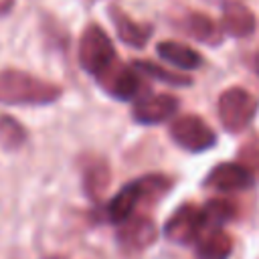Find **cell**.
Masks as SVG:
<instances>
[{"mask_svg":"<svg viewBox=\"0 0 259 259\" xmlns=\"http://www.w3.org/2000/svg\"><path fill=\"white\" fill-rule=\"evenodd\" d=\"M57 83L20 69L0 71V105H49L61 97Z\"/></svg>","mask_w":259,"mask_h":259,"instance_id":"1","label":"cell"},{"mask_svg":"<svg viewBox=\"0 0 259 259\" xmlns=\"http://www.w3.org/2000/svg\"><path fill=\"white\" fill-rule=\"evenodd\" d=\"M113 63H117L115 47L109 34L99 24H87L81 38H79V65L81 69L91 75H103Z\"/></svg>","mask_w":259,"mask_h":259,"instance_id":"2","label":"cell"},{"mask_svg":"<svg viewBox=\"0 0 259 259\" xmlns=\"http://www.w3.org/2000/svg\"><path fill=\"white\" fill-rule=\"evenodd\" d=\"M257 99L243 87H229L221 93L217 111L223 127L231 134H241L249 127V123L255 119L257 113Z\"/></svg>","mask_w":259,"mask_h":259,"instance_id":"3","label":"cell"},{"mask_svg":"<svg viewBox=\"0 0 259 259\" xmlns=\"http://www.w3.org/2000/svg\"><path fill=\"white\" fill-rule=\"evenodd\" d=\"M172 142L186 150V152H192V154H198V152H206L210 148H214L217 144V134L214 130L198 115H180L176 117L172 123H170V130H168Z\"/></svg>","mask_w":259,"mask_h":259,"instance_id":"4","label":"cell"},{"mask_svg":"<svg viewBox=\"0 0 259 259\" xmlns=\"http://www.w3.org/2000/svg\"><path fill=\"white\" fill-rule=\"evenodd\" d=\"M204 212L202 206L194 202L180 204L164 223V237L176 245H192L204 233Z\"/></svg>","mask_w":259,"mask_h":259,"instance_id":"5","label":"cell"},{"mask_svg":"<svg viewBox=\"0 0 259 259\" xmlns=\"http://www.w3.org/2000/svg\"><path fill=\"white\" fill-rule=\"evenodd\" d=\"M99 83V87L113 99L117 101H132V99H138L142 89H144V83H142V77H140V71L132 65H123V63H113L103 75H99L95 79Z\"/></svg>","mask_w":259,"mask_h":259,"instance_id":"6","label":"cell"},{"mask_svg":"<svg viewBox=\"0 0 259 259\" xmlns=\"http://www.w3.org/2000/svg\"><path fill=\"white\" fill-rule=\"evenodd\" d=\"M158 239V227L148 214H132L117 225V243L125 253H140Z\"/></svg>","mask_w":259,"mask_h":259,"instance_id":"7","label":"cell"},{"mask_svg":"<svg viewBox=\"0 0 259 259\" xmlns=\"http://www.w3.org/2000/svg\"><path fill=\"white\" fill-rule=\"evenodd\" d=\"M204 188H212L217 192H239L247 190L255 184V176L237 160V162H221L217 164L204 178Z\"/></svg>","mask_w":259,"mask_h":259,"instance_id":"8","label":"cell"},{"mask_svg":"<svg viewBox=\"0 0 259 259\" xmlns=\"http://www.w3.org/2000/svg\"><path fill=\"white\" fill-rule=\"evenodd\" d=\"M178 109V99L170 93H152L136 99L132 117L142 125H156L170 119Z\"/></svg>","mask_w":259,"mask_h":259,"instance_id":"9","label":"cell"},{"mask_svg":"<svg viewBox=\"0 0 259 259\" xmlns=\"http://www.w3.org/2000/svg\"><path fill=\"white\" fill-rule=\"evenodd\" d=\"M221 28L233 38H245L255 30V14L241 0H225Z\"/></svg>","mask_w":259,"mask_h":259,"instance_id":"10","label":"cell"},{"mask_svg":"<svg viewBox=\"0 0 259 259\" xmlns=\"http://www.w3.org/2000/svg\"><path fill=\"white\" fill-rule=\"evenodd\" d=\"M140 204H144V192H142V184H140V178H138L134 182L123 184L113 194V198L109 200L107 210H105L107 221L113 223V225H119L125 219H130Z\"/></svg>","mask_w":259,"mask_h":259,"instance_id":"11","label":"cell"},{"mask_svg":"<svg viewBox=\"0 0 259 259\" xmlns=\"http://www.w3.org/2000/svg\"><path fill=\"white\" fill-rule=\"evenodd\" d=\"M109 16H111V20H113L117 38H119L121 42L130 45V47H134V49H142V47L150 40V36H152V32H154L152 24L136 22V20L130 18L119 6H111V8H109Z\"/></svg>","mask_w":259,"mask_h":259,"instance_id":"12","label":"cell"},{"mask_svg":"<svg viewBox=\"0 0 259 259\" xmlns=\"http://www.w3.org/2000/svg\"><path fill=\"white\" fill-rule=\"evenodd\" d=\"M180 26L194 40H198L202 45H210V47H219L225 36L221 24H217L210 16L200 14V12H188L184 16V20L180 22Z\"/></svg>","mask_w":259,"mask_h":259,"instance_id":"13","label":"cell"},{"mask_svg":"<svg viewBox=\"0 0 259 259\" xmlns=\"http://www.w3.org/2000/svg\"><path fill=\"white\" fill-rule=\"evenodd\" d=\"M233 247V237L227 231L208 229L196 241V259H229Z\"/></svg>","mask_w":259,"mask_h":259,"instance_id":"14","label":"cell"},{"mask_svg":"<svg viewBox=\"0 0 259 259\" xmlns=\"http://www.w3.org/2000/svg\"><path fill=\"white\" fill-rule=\"evenodd\" d=\"M156 53L160 55V59H164L166 63H170L182 71H194V69L202 67V55L184 42H176V40L158 42Z\"/></svg>","mask_w":259,"mask_h":259,"instance_id":"15","label":"cell"},{"mask_svg":"<svg viewBox=\"0 0 259 259\" xmlns=\"http://www.w3.org/2000/svg\"><path fill=\"white\" fill-rule=\"evenodd\" d=\"M109 182H111V170L103 158H93V160L85 162V166H83V190H85L87 198L99 200L105 194Z\"/></svg>","mask_w":259,"mask_h":259,"instance_id":"16","label":"cell"},{"mask_svg":"<svg viewBox=\"0 0 259 259\" xmlns=\"http://www.w3.org/2000/svg\"><path fill=\"white\" fill-rule=\"evenodd\" d=\"M202 212H204V227H206L204 231L221 229L225 223L235 219L237 206L229 198H210L208 202L202 204Z\"/></svg>","mask_w":259,"mask_h":259,"instance_id":"17","label":"cell"},{"mask_svg":"<svg viewBox=\"0 0 259 259\" xmlns=\"http://www.w3.org/2000/svg\"><path fill=\"white\" fill-rule=\"evenodd\" d=\"M28 134L26 127L12 115H0V144L4 150H18L24 146Z\"/></svg>","mask_w":259,"mask_h":259,"instance_id":"18","label":"cell"},{"mask_svg":"<svg viewBox=\"0 0 259 259\" xmlns=\"http://www.w3.org/2000/svg\"><path fill=\"white\" fill-rule=\"evenodd\" d=\"M140 73L148 75V77H154L158 81H164L168 85H174V87H188L192 83V77L184 75V73H174V71H168L152 61H134L132 63Z\"/></svg>","mask_w":259,"mask_h":259,"instance_id":"19","label":"cell"},{"mask_svg":"<svg viewBox=\"0 0 259 259\" xmlns=\"http://www.w3.org/2000/svg\"><path fill=\"white\" fill-rule=\"evenodd\" d=\"M140 184L144 192V202L154 204L156 200H160L172 190L174 180L166 174H146V176H140Z\"/></svg>","mask_w":259,"mask_h":259,"instance_id":"20","label":"cell"},{"mask_svg":"<svg viewBox=\"0 0 259 259\" xmlns=\"http://www.w3.org/2000/svg\"><path fill=\"white\" fill-rule=\"evenodd\" d=\"M237 160L255 176V180L259 178V144L257 142H249L247 146H243Z\"/></svg>","mask_w":259,"mask_h":259,"instance_id":"21","label":"cell"},{"mask_svg":"<svg viewBox=\"0 0 259 259\" xmlns=\"http://www.w3.org/2000/svg\"><path fill=\"white\" fill-rule=\"evenodd\" d=\"M14 2H16V0H0V16L8 14V12L12 10V6H14Z\"/></svg>","mask_w":259,"mask_h":259,"instance_id":"22","label":"cell"},{"mask_svg":"<svg viewBox=\"0 0 259 259\" xmlns=\"http://www.w3.org/2000/svg\"><path fill=\"white\" fill-rule=\"evenodd\" d=\"M255 71H257V73H259V53H257V55H255Z\"/></svg>","mask_w":259,"mask_h":259,"instance_id":"23","label":"cell"},{"mask_svg":"<svg viewBox=\"0 0 259 259\" xmlns=\"http://www.w3.org/2000/svg\"><path fill=\"white\" fill-rule=\"evenodd\" d=\"M206 2H225V0H206Z\"/></svg>","mask_w":259,"mask_h":259,"instance_id":"24","label":"cell"},{"mask_svg":"<svg viewBox=\"0 0 259 259\" xmlns=\"http://www.w3.org/2000/svg\"><path fill=\"white\" fill-rule=\"evenodd\" d=\"M47 259H65V257H47Z\"/></svg>","mask_w":259,"mask_h":259,"instance_id":"25","label":"cell"}]
</instances>
